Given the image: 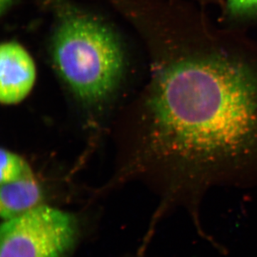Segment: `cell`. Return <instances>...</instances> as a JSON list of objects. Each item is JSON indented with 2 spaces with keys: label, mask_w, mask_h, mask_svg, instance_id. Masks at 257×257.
<instances>
[{
  "label": "cell",
  "mask_w": 257,
  "mask_h": 257,
  "mask_svg": "<svg viewBox=\"0 0 257 257\" xmlns=\"http://www.w3.org/2000/svg\"><path fill=\"white\" fill-rule=\"evenodd\" d=\"M147 96L150 155L177 204L257 180V40L199 7L164 15Z\"/></svg>",
  "instance_id": "1"
},
{
  "label": "cell",
  "mask_w": 257,
  "mask_h": 257,
  "mask_svg": "<svg viewBox=\"0 0 257 257\" xmlns=\"http://www.w3.org/2000/svg\"><path fill=\"white\" fill-rule=\"evenodd\" d=\"M52 55L59 74L82 100H103L124 71L119 42L105 25L84 13L67 11L57 20Z\"/></svg>",
  "instance_id": "2"
},
{
  "label": "cell",
  "mask_w": 257,
  "mask_h": 257,
  "mask_svg": "<svg viewBox=\"0 0 257 257\" xmlns=\"http://www.w3.org/2000/svg\"><path fill=\"white\" fill-rule=\"evenodd\" d=\"M77 234L73 216L40 205L2 224L0 257H65Z\"/></svg>",
  "instance_id": "3"
},
{
  "label": "cell",
  "mask_w": 257,
  "mask_h": 257,
  "mask_svg": "<svg viewBox=\"0 0 257 257\" xmlns=\"http://www.w3.org/2000/svg\"><path fill=\"white\" fill-rule=\"evenodd\" d=\"M36 69L31 56L20 44L7 42L0 47V100L14 104L32 90Z\"/></svg>",
  "instance_id": "4"
},
{
  "label": "cell",
  "mask_w": 257,
  "mask_h": 257,
  "mask_svg": "<svg viewBox=\"0 0 257 257\" xmlns=\"http://www.w3.org/2000/svg\"><path fill=\"white\" fill-rule=\"evenodd\" d=\"M42 193L32 172L17 180L1 184L0 215L8 220L40 206Z\"/></svg>",
  "instance_id": "5"
},
{
  "label": "cell",
  "mask_w": 257,
  "mask_h": 257,
  "mask_svg": "<svg viewBox=\"0 0 257 257\" xmlns=\"http://www.w3.org/2000/svg\"><path fill=\"white\" fill-rule=\"evenodd\" d=\"M221 20L225 26H257V0H224Z\"/></svg>",
  "instance_id": "6"
},
{
  "label": "cell",
  "mask_w": 257,
  "mask_h": 257,
  "mask_svg": "<svg viewBox=\"0 0 257 257\" xmlns=\"http://www.w3.org/2000/svg\"><path fill=\"white\" fill-rule=\"evenodd\" d=\"M0 182L8 183L17 180L32 172L28 164L18 155L2 149Z\"/></svg>",
  "instance_id": "7"
},
{
  "label": "cell",
  "mask_w": 257,
  "mask_h": 257,
  "mask_svg": "<svg viewBox=\"0 0 257 257\" xmlns=\"http://www.w3.org/2000/svg\"><path fill=\"white\" fill-rule=\"evenodd\" d=\"M13 0H0V10L3 13L9 8Z\"/></svg>",
  "instance_id": "8"
}]
</instances>
